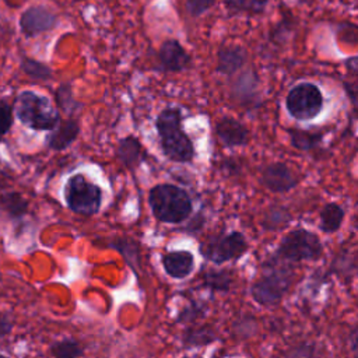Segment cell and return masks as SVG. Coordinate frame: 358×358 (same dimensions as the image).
Listing matches in <instances>:
<instances>
[{
	"label": "cell",
	"mask_w": 358,
	"mask_h": 358,
	"mask_svg": "<svg viewBox=\"0 0 358 358\" xmlns=\"http://www.w3.org/2000/svg\"><path fill=\"white\" fill-rule=\"evenodd\" d=\"M288 133H289L291 145L299 151H310L316 148L323 140V133H315V131L298 130V129H291Z\"/></svg>",
	"instance_id": "21"
},
{
	"label": "cell",
	"mask_w": 358,
	"mask_h": 358,
	"mask_svg": "<svg viewBox=\"0 0 358 358\" xmlns=\"http://www.w3.org/2000/svg\"><path fill=\"white\" fill-rule=\"evenodd\" d=\"M162 267L169 277L183 280L194 268V256L187 250L168 252L162 256Z\"/></svg>",
	"instance_id": "13"
},
{
	"label": "cell",
	"mask_w": 358,
	"mask_h": 358,
	"mask_svg": "<svg viewBox=\"0 0 358 358\" xmlns=\"http://www.w3.org/2000/svg\"><path fill=\"white\" fill-rule=\"evenodd\" d=\"M256 88H257V77L249 71V73H243L236 84H234L232 91H234V96L239 101V102H250V99L255 98L256 94Z\"/></svg>",
	"instance_id": "22"
},
{
	"label": "cell",
	"mask_w": 358,
	"mask_h": 358,
	"mask_svg": "<svg viewBox=\"0 0 358 358\" xmlns=\"http://www.w3.org/2000/svg\"><path fill=\"white\" fill-rule=\"evenodd\" d=\"M207 312V306L203 302H197V301H192L189 305H186L179 315L176 316V322L182 323V324H192L193 322H196L199 317H201L203 315H206Z\"/></svg>",
	"instance_id": "28"
},
{
	"label": "cell",
	"mask_w": 358,
	"mask_h": 358,
	"mask_svg": "<svg viewBox=\"0 0 358 358\" xmlns=\"http://www.w3.org/2000/svg\"><path fill=\"white\" fill-rule=\"evenodd\" d=\"M268 268H264L263 274L253 282L250 295L262 306L278 305L292 281V274L288 267H278L275 263H270Z\"/></svg>",
	"instance_id": "5"
},
{
	"label": "cell",
	"mask_w": 358,
	"mask_h": 358,
	"mask_svg": "<svg viewBox=\"0 0 358 358\" xmlns=\"http://www.w3.org/2000/svg\"><path fill=\"white\" fill-rule=\"evenodd\" d=\"M215 134L225 147H242L249 143L248 127L231 116H224L217 122Z\"/></svg>",
	"instance_id": "12"
},
{
	"label": "cell",
	"mask_w": 358,
	"mask_h": 358,
	"mask_svg": "<svg viewBox=\"0 0 358 358\" xmlns=\"http://www.w3.org/2000/svg\"><path fill=\"white\" fill-rule=\"evenodd\" d=\"M80 133V124L76 119L70 117L66 120H59V123L50 130V134L46 138V145L50 150L62 151L70 147L76 141Z\"/></svg>",
	"instance_id": "14"
},
{
	"label": "cell",
	"mask_w": 358,
	"mask_h": 358,
	"mask_svg": "<svg viewBox=\"0 0 358 358\" xmlns=\"http://www.w3.org/2000/svg\"><path fill=\"white\" fill-rule=\"evenodd\" d=\"M323 255V245L315 232L305 228H298L289 231L284 235L271 255V263L291 262L298 263L303 260H317Z\"/></svg>",
	"instance_id": "4"
},
{
	"label": "cell",
	"mask_w": 358,
	"mask_h": 358,
	"mask_svg": "<svg viewBox=\"0 0 358 358\" xmlns=\"http://www.w3.org/2000/svg\"><path fill=\"white\" fill-rule=\"evenodd\" d=\"M21 70L31 78L34 80H49L52 78V70L49 66H46L45 63H41L38 60L29 59V57H22L21 59V64H20Z\"/></svg>",
	"instance_id": "26"
},
{
	"label": "cell",
	"mask_w": 358,
	"mask_h": 358,
	"mask_svg": "<svg viewBox=\"0 0 358 358\" xmlns=\"http://www.w3.org/2000/svg\"><path fill=\"white\" fill-rule=\"evenodd\" d=\"M13 330V322L8 313L0 312V340L7 337Z\"/></svg>",
	"instance_id": "31"
},
{
	"label": "cell",
	"mask_w": 358,
	"mask_h": 358,
	"mask_svg": "<svg viewBox=\"0 0 358 358\" xmlns=\"http://www.w3.org/2000/svg\"><path fill=\"white\" fill-rule=\"evenodd\" d=\"M260 182L273 193H287L298 186L299 179L287 164L271 162L263 168Z\"/></svg>",
	"instance_id": "9"
},
{
	"label": "cell",
	"mask_w": 358,
	"mask_h": 358,
	"mask_svg": "<svg viewBox=\"0 0 358 358\" xmlns=\"http://www.w3.org/2000/svg\"><path fill=\"white\" fill-rule=\"evenodd\" d=\"M57 17L42 6H32L20 15L21 32L28 36H36L46 31H50L56 25Z\"/></svg>",
	"instance_id": "10"
},
{
	"label": "cell",
	"mask_w": 358,
	"mask_h": 358,
	"mask_svg": "<svg viewBox=\"0 0 358 358\" xmlns=\"http://www.w3.org/2000/svg\"><path fill=\"white\" fill-rule=\"evenodd\" d=\"M291 221V214L287 208L274 206L267 210L262 220V227L267 231H278L285 228Z\"/></svg>",
	"instance_id": "23"
},
{
	"label": "cell",
	"mask_w": 358,
	"mask_h": 358,
	"mask_svg": "<svg viewBox=\"0 0 358 358\" xmlns=\"http://www.w3.org/2000/svg\"><path fill=\"white\" fill-rule=\"evenodd\" d=\"M56 103L63 112H66L69 115L76 113V110H78L81 108V103H78L73 96V91H71L70 84H62L57 88V91H56Z\"/></svg>",
	"instance_id": "27"
},
{
	"label": "cell",
	"mask_w": 358,
	"mask_h": 358,
	"mask_svg": "<svg viewBox=\"0 0 358 358\" xmlns=\"http://www.w3.org/2000/svg\"><path fill=\"white\" fill-rule=\"evenodd\" d=\"M109 246L116 249L123 256L126 263L131 267L133 273L136 275H138V273H140V248H138V243L133 238L123 235V236H117V238L112 239Z\"/></svg>",
	"instance_id": "18"
},
{
	"label": "cell",
	"mask_w": 358,
	"mask_h": 358,
	"mask_svg": "<svg viewBox=\"0 0 358 358\" xmlns=\"http://www.w3.org/2000/svg\"><path fill=\"white\" fill-rule=\"evenodd\" d=\"M1 355H3V354H1V352H0V357H1Z\"/></svg>",
	"instance_id": "33"
},
{
	"label": "cell",
	"mask_w": 358,
	"mask_h": 358,
	"mask_svg": "<svg viewBox=\"0 0 358 358\" xmlns=\"http://www.w3.org/2000/svg\"><path fill=\"white\" fill-rule=\"evenodd\" d=\"M116 155L127 169H136L143 161L141 144L138 138H136L134 136H127L122 138L117 144Z\"/></svg>",
	"instance_id": "16"
},
{
	"label": "cell",
	"mask_w": 358,
	"mask_h": 358,
	"mask_svg": "<svg viewBox=\"0 0 358 358\" xmlns=\"http://www.w3.org/2000/svg\"><path fill=\"white\" fill-rule=\"evenodd\" d=\"M0 207L11 218H21L28 211V200L15 190L0 192Z\"/></svg>",
	"instance_id": "20"
},
{
	"label": "cell",
	"mask_w": 358,
	"mask_h": 358,
	"mask_svg": "<svg viewBox=\"0 0 358 358\" xmlns=\"http://www.w3.org/2000/svg\"><path fill=\"white\" fill-rule=\"evenodd\" d=\"M218 340L215 330L208 326H190L182 334V345L183 348H194V347H204Z\"/></svg>",
	"instance_id": "17"
},
{
	"label": "cell",
	"mask_w": 358,
	"mask_h": 358,
	"mask_svg": "<svg viewBox=\"0 0 358 358\" xmlns=\"http://www.w3.org/2000/svg\"><path fill=\"white\" fill-rule=\"evenodd\" d=\"M323 95L313 83H299L294 85L285 98V108L288 113L301 122L316 117L323 109Z\"/></svg>",
	"instance_id": "8"
},
{
	"label": "cell",
	"mask_w": 358,
	"mask_h": 358,
	"mask_svg": "<svg viewBox=\"0 0 358 358\" xmlns=\"http://www.w3.org/2000/svg\"><path fill=\"white\" fill-rule=\"evenodd\" d=\"M13 113L24 126L32 130L50 131L60 120L59 110L48 96L28 90L17 95Z\"/></svg>",
	"instance_id": "3"
},
{
	"label": "cell",
	"mask_w": 358,
	"mask_h": 358,
	"mask_svg": "<svg viewBox=\"0 0 358 358\" xmlns=\"http://www.w3.org/2000/svg\"><path fill=\"white\" fill-rule=\"evenodd\" d=\"M13 124V106L0 99V140L8 133Z\"/></svg>",
	"instance_id": "29"
},
{
	"label": "cell",
	"mask_w": 358,
	"mask_h": 358,
	"mask_svg": "<svg viewBox=\"0 0 358 358\" xmlns=\"http://www.w3.org/2000/svg\"><path fill=\"white\" fill-rule=\"evenodd\" d=\"M161 67L165 71L176 73L189 69L190 56L176 39H166L158 52Z\"/></svg>",
	"instance_id": "11"
},
{
	"label": "cell",
	"mask_w": 358,
	"mask_h": 358,
	"mask_svg": "<svg viewBox=\"0 0 358 358\" xmlns=\"http://www.w3.org/2000/svg\"><path fill=\"white\" fill-rule=\"evenodd\" d=\"M249 250V243L245 235L239 231L214 235L204 241L200 246L201 256L213 264H224L231 260H238Z\"/></svg>",
	"instance_id": "7"
},
{
	"label": "cell",
	"mask_w": 358,
	"mask_h": 358,
	"mask_svg": "<svg viewBox=\"0 0 358 358\" xmlns=\"http://www.w3.org/2000/svg\"><path fill=\"white\" fill-rule=\"evenodd\" d=\"M159 144L164 155L173 162H192L196 150L192 138L183 130V117L179 108L168 106L155 119Z\"/></svg>",
	"instance_id": "1"
},
{
	"label": "cell",
	"mask_w": 358,
	"mask_h": 358,
	"mask_svg": "<svg viewBox=\"0 0 358 358\" xmlns=\"http://www.w3.org/2000/svg\"><path fill=\"white\" fill-rule=\"evenodd\" d=\"M246 62V50L242 46H224L218 52L217 71L224 76L235 74Z\"/></svg>",
	"instance_id": "15"
},
{
	"label": "cell",
	"mask_w": 358,
	"mask_h": 358,
	"mask_svg": "<svg viewBox=\"0 0 358 358\" xmlns=\"http://www.w3.org/2000/svg\"><path fill=\"white\" fill-rule=\"evenodd\" d=\"M215 0H186V10L192 17H199L214 6Z\"/></svg>",
	"instance_id": "30"
},
{
	"label": "cell",
	"mask_w": 358,
	"mask_h": 358,
	"mask_svg": "<svg viewBox=\"0 0 358 358\" xmlns=\"http://www.w3.org/2000/svg\"><path fill=\"white\" fill-rule=\"evenodd\" d=\"M253 1H255V3H256V6L259 7V10H260V11H263L268 0H253Z\"/></svg>",
	"instance_id": "32"
},
{
	"label": "cell",
	"mask_w": 358,
	"mask_h": 358,
	"mask_svg": "<svg viewBox=\"0 0 358 358\" xmlns=\"http://www.w3.org/2000/svg\"><path fill=\"white\" fill-rule=\"evenodd\" d=\"M64 201L76 214L94 215L102 204V189L85 175L76 173L64 185Z\"/></svg>",
	"instance_id": "6"
},
{
	"label": "cell",
	"mask_w": 358,
	"mask_h": 358,
	"mask_svg": "<svg viewBox=\"0 0 358 358\" xmlns=\"http://www.w3.org/2000/svg\"><path fill=\"white\" fill-rule=\"evenodd\" d=\"M148 204L152 215L159 222L165 224H180L186 221L193 211L189 193L171 183L152 186L148 193Z\"/></svg>",
	"instance_id": "2"
},
{
	"label": "cell",
	"mask_w": 358,
	"mask_h": 358,
	"mask_svg": "<svg viewBox=\"0 0 358 358\" xmlns=\"http://www.w3.org/2000/svg\"><path fill=\"white\" fill-rule=\"evenodd\" d=\"M344 217H345V211L343 206H340L338 203H327L320 211L319 228L324 234H334L340 229L344 221Z\"/></svg>",
	"instance_id": "19"
},
{
	"label": "cell",
	"mask_w": 358,
	"mask_h": 358,
	"mask_svg": "<svg viewBox=\"0 0 358 358\" xmlns=\"http://www.w3.org/2000/svg\"><path fill=\"white\" fill-rule=\"evenodd\" d=\"M203 287L211 289V291H229L232 285V274L228 270H220V271H207L201 277Z\"/></svg>",
	"instance_id": "24"
},
{
	"label": "cell",
	"mask_w": 358,
	"mask_h": 358,
	"mask_svg": "<svg viewBox=\"0 0 358 358\" xmlns=\"http://www.w3.org/2000/svg\"><path fill=\"white\" fill-rule=\"evenodd\" d=\"M50 352L56 358H77L84 355V348L78 341L73 338H64L52 344Z\"/></svg>",
	"instance_id": "25"
}]
</instances>
